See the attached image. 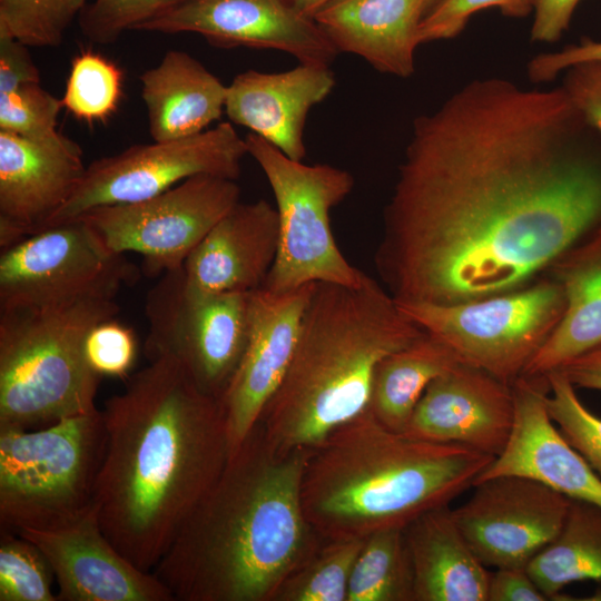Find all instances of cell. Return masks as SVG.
<instances>
[{"label":"cell","instance_id":"obj_4","mask_svg":"<svg viewBox=\"0 0 601 601\" xmlns=\"http://www.w3.org/2000/svg\"><path fill=\"white\" fill-rule=\"evenodd\" d=\"M494 456L460 444L414 439L364 411L308 451L300 496L323 538H365L404 529L450 505Z\"/></svg>","mask_w":601,"mask_h":601},{"label":"cell","instance_id":"obj_36","mask_svg":"<svg viewBox=\"0 0 601 601\" xmlns=\"http://www.w3.org/2000/svg\"><path fill=\"white\" fill-rule=\"evenodd\" d=\"M181 0H95L78 18L82 35L91 42H115Z\"/></svg>","mask_w":601,"mask_h":601},{"label":"cell","instance_id":"obj_21","mask_svg":"<svg viewBox=\"0 0 601 601\" xmlns=\"http://www.w3.org/2000/svg\"><path fill=\"white\" fill-rule=\"evenodd\" d=\"M335 75L325 66L299 63L283 72L247 70L227 86L225 112L287 157L306 155L304 128L309 110L334 89Z\"/></svg>","mask_w":601,"mask_h":601},{"label":"cell","instance_id":"obj_10","mask_svg":"<svg viewBox=\"0 0 601 601\" xmlns=\"http://www.w3.org/2000/svg\"><path fill=\"white\" fill-rule=\"evenodd\" d=\"M148 361L176 364L204 393L221 400L248 336V293H208L184 267L165 272L145 300Z\"/></svg>","mask_w":601,"mask_h":601},{"label":"cell","instance_id":"obj_16","mask_svg":"<svg viewBox=\"0 0 601 601\" xmlns=\"http://www.w3.org/2000/svg\"><path fill=\"white\" fill-rule=\"evenodd\" d=\"M313 284L283 293L265 287L248 293L247 342L220 400L231 454L259 422L285 376Z\"/></svg>","mask_w":601,"mask_h":601},{"label":"cell","instance_id":"obj_2","mask_svg":"<svg viewBox=\"0 0 601 601\" xmlns=\"http://www.w3.org/2000/svg\"><path fill=\"white\" fill-rule=\"evenodd\" d=\"M101 413L98 520L124 556L152 572L230 457L225 412L220 400L159 358L128 375Z\"/></svg>","mask_w":601,"mask_h":601},{"label":"cell","instance_id":"obj_9","mask_svg":"<svg viewBox=\"0 0 601 601\" xmlns=\"http://www.w3.org/2000/svg\"><path fill=\"white\" fill-rule=\"evenodd\" d=\"M396 302L411 321L449 346L461 363L510 385L546 343L566 306L563 287L548 274L521 289L470 302Z\"/></svg>","mask_w":601,"mask_h":601},{"label":"cell","instance_id":"obj_27","mask_svg":"<svg viewBox=\"0 0 601 601\" xmlns=\"http://www.w3.org/2000/svg\"><path fill=\"white\" fill-rule=\"evenodd\" d=\"M459 363L449 346L424 331L377 364L367 410L382 425L403 433L431 382Z\"/></svg>","mask_w":601,"mask_h":601},{"label":"cell","instance_id":"obj_43","mask_svg":"<svg viewBox=\"0 0 601 601\" xmlns=\"http://www.w3.org/2000/svg\"><path fill=\"white\" fill-rule=\"evenodd\" d=\"M581 0H534L531 40L550 43L559 40L569 28Z\"/></svg>","mask_w":601,"mask_h":601},{"label":"cell","instance_id":"obj_12","mask_svg":"<svg viewBox=\"0 0 601 601\" xmlns=\"http://www.w3.org/2000/svg\"><path fill=\"white\" fill-rule=\"evenodd\" d=\"M246 155L245 138L230 121L180 139L131 146L89 164L70 199L47 227L99 207L149 199L196 175L237 180Z\"/></svg>","mask_w":601,"mask_h":601},{"label":"cell","instance_id":"obj_13","mask_svg":"<svg viewBox=\"0 0 601 601\" xmlns=\"http://www.w3.org/2000/svg\"><path fill=\"white\" fill-rule=\"evenodd\" d=\"M239 198L235 179L196 175L149 199L99 207L78 218L87 220L112 250L139 254L145 273L160 276L183 267Z\"/></svg>","mask_w":601,"mask_h":601},{"label":"cell","instance_id":"obj_37","mask_svg":"<svg viewBox=\"0 0 601 601\" xmlns=\"http://www.w3.org/2000/svg\"><path fill=\"white\" fill-rule=\"evenodd\" d=\"M534 0H437L423 18L418 43L455 38L470 17L485 8H499L508 17L522 18L533 11Z\"/></svg>","mask_w":601,"mask_h":601},{"label":"cell","instance_id":"obj_28","mask_svg":"<svg viewBox=\"0 0 601 601\" xmlns=\"http://www.w3.org/2000/svg\"><path fill=\"white\" fill-rule=\"evenodd\" d=\"M549 600L578 581L601 582V506L571 500L556 536L526 566Z\"/></svg>","mask_w":601,"mask_h":601},{"label":"cell","instance_id":"obj_8","mask_svg":"<svg viewBox=\"0 0 601 601\" xmlns=\"http://www.w3.org/2000/svg\"><path fill=\"white\" fill-rule=\"evenodd\" d=\"M248 155L265 174L279 220L278 250L263 287L274 293L317 282L359 285L366 274L339 250L329 213L353 190V175L328 164L306 165L263 137H245Z\"/></svg>","mask_w":601,"mask_h":601},{"label":"cell","instance_id":"obj_32","mask_svg":"<svg viewBox=\"0 0 601 601\" xmlns=\"http://www.w3.org/2000/svg\"><path fill=\"white\" fill-rule=\"evenodd\" d=\"M87 4V0H0V30L28 47H55Z\"/></svg>","mask_w":601,"mask_h":601},{"label":"cell","instance_id":"obj_35","mask_svg":"<svg viewBox=\"0 0 601 601\" xmlns=\"http://www.w3.org/2000/svg\"><path fill=\"white\" fill-rule=\"evenodd\" d=\"M61 99L43 89L40 82L22 85L0 93V130L30 139L49 138L57 132Z\"/></svg>","mask_w":601,"mask_h":601},{"label":"cell","instance_id":"obj_45","mask_svg":"<svg viewBox=\"0 0 601 601\" xmlns=\"http://www.w3.org/2000/svg\"><path fill=\"white\" fill-rule=\"evenodd\" d=\"M302 13L314 17V14L331 0H287Z\"/></svg>","mask_w":601,"mask_h":601},{"label":"cell","instance_id":"obj_33","mask_svg":"<svg viewBox=\"0 0 601 601\" xmlns=\"http://www.w3.org/2000/svg\"><path fill=\"white\" fill-rule=\"evenodd\" d=\"M0 601H58L53 572L36 544L0 531Z\"/></svg>","mask_w":601,"mask_h":601},{"label":"cell","instance_id":"obj_14","mask_svg":"<svg viewBox=\"0 0 601 601\" xmlns=\"http://www.w3.org/2000/svg\"><path fill=\"white\" fill-rule=\"evenodd\" d=\"M469 500L452 515L486 566L526 568L560 532L571 499L520 475L475 482Z\"/></svg>","mask_w":601,"mask_h":601},{"label":"cell","instance_id":"obj_22","mask_svg":"<svg viewBox=\"0 0 601 601\" xmlns=\"http://www.w3.org/2000/svg\"><path fill=\"white\" fill-rule=\"evenodd\" d=\"M276 207L265 199L235 205L184 264L188 282L208 293H249L264 286L278 250Z\"/></svg>","mask_w":601,"mask_h":601},{"label":"cell","instance_id":"obj_47","mask_svg":"<svg viewBox=\"0 0 601 601\" xmlns=\"http://www.w3.org/2000/svg\"><path fill=\"white\" fill-rule=\"evenodd\" d=\"M437 0H431V6H430V9L433 7V4L436 2ZM428 9V10H430ZM427 13V12H426Z\"/></svg>","mask_w":601,"mask_h":601},{"label":"cell","instance_id":"obj_30","mask_svg":"<svg viewBox=\"0 0 601 601\" xmlns=\"http://www.w3.org/2000/svg\"><path fill=\"white\" fill-rule=\"evenodd\" d=\"M363 538H322L283 581L273 601H347Z\"/></svg>","mask_w":601,"mask_h":601},{"label":"cell","instance_id":"obj_5","mask_svg":"<svg viewBox=\"0 0 601 601\" xmlns=\"http://www.w3.org/2000/svg\"><path fill=\"white\" fill-rule=\"evenodd\" d=\"M423 332L368 275L357 286L314 283L292 361L258 422L267 440L283 452L315 447L367 410L377 364Z\"/></svg>","mask_w":601,"mask_h":601},{"label":"cell","instance_id":"obj_3","mask_svg":"<svg viewBox=\"0 0 601 601\" xmlns=\"http://www.w3.org/2000/svg\"><path fill=\"white\" fill-rule=\"evenodd\" d=\"M308 451L254 426L152 570L175 601H273L323 538L302 503Z\"/></svg>","mask_w":601,"mask_h":601},{"label":"cell","instance_id":"obj_25","mask_svg":"<svg viewBox=\"0 0 601 601\" xmlns=\"http://www.w3.org/2000/svg\"><path fill=\"white\" fill-rule=\"evenodd\" d=\"M139 79L154 141L200 134L225 111L227 86L185 51H167Z\"/></svg>","mask_w":601,"mask_h":601},{"label":"cell","instance_id":"obj_26","mask_svg":"<svg viewBox=\"0 0 601 601\" xmlns=\"http://www.w3.org/2000/svg\"><path fill=\"white\" fill-rule=\"evenodd\" d=\"M563 287L564 314L523 375L542 376L601 345V227L546 272Z\"/></svg>","mask_w":601,"mask_h":601},{"label":"cell","instance_id":"obj_39","mask_svg":"<svg viewBox=\"0 0 601 601\" xmlns=\"http://www.w3.org/2000/svg\"><path fill=\"white\" fill-rule=\"evenodd\" d=\"M565 71L562 87L585 122L601 134V62L578 63Z\"/></svg>","mask_w":601,"mask_h":601},{"label":"cell","instance_id":"obj_23","mask_svg":"<svg viewBox=\"0 0 601 601\" xmlns=\"http://www.w3.org/2000/svg\"><path fill=\"white\" fill-rule=\"evenodd\" d=\"M430 6L431 0H331L313 19L338 53L356 55L380 72L408 78Z\"/></svg>","mask_w":601,"mask_h":601},{"label":"cell","instance_id":"obj_29","mask_svg":"<svg viewBox=\"0 0 601 601\" xmlns=\"http://www.w3.org/2000/svg\"><path fill=\"white\" fill-rule=\"evenodd\" d=\"M347 601H415L414 574L403 529L363 538Z\"/></svg>","mask_w":601,"mask_h":601},{"label":"cell","instance_id":"obj_41","mask_svg":"<svg viewBox=\"0 0 601 601\" xmlns=\"http://www.w3.org/2000/svg\"><path fill=\"white\" fill-rule=\"evenodd\" d=\"M40 82V72L28 46L0 30V93Z\"/></svg>","mask_w":601,"mask_h":601},{"label":"cell","instance_id":"obj_38","mask_svg":"<svg viewBox=\"0 0 601 601\" xmlns=\"http://www.w3.org/2000/svg\"><path fill=\"white\" fill-rule=\"evenodd\" d=\"M85 355L100 377H127L137 355L135 334L115 318L104 321L88 333Z\"/></svg>","mask_w":601,"mask_h":601},{"label":"cell","instance_id":"obj_11","mask_svg":"<svg viewBox=\"0 0 601 601\" xmlns=\"http://www.w3.org/2000/svg\"><path fill=\"white\" fill-rule=\"evenodd\" d=\"M139 269L83 218L32 233L0 254V309L115 299Z\"/></svg>","mask_w":601,"mask_h":601},{"label":"cell","instance_id":"obj_6","mask_svg":"<svg viewBox=\"0 0 601 601\" xmlns=\"http://www.w3.org/2000/svg\"><path fill=\"white\" fill-rule=\"evenodd\" d=\"M119 311L115 299L0 309V425L32 430L97 410L101 377L85 342Z\"/></svg>","mask_w":601,"mask_h":601},{"label":"cell","instance_id":"obj_34","mask_svg":"<svg viewBox=\"0 0 601 601\" xmlns=\"http://www.w3.org/2000/svg\"><path fill=\"white\" fill-rule=\"evenodd\" d=\"M545 376L549 382L545 403L552 421L601 477V417L581 402L577 388L561 371Z\"/></svg>","mask_w":601,"mask_h":601},{"label":"cell","instance_id":"obj_46","mask_svg":"<svg viewBox=\"0 0 601 601\" xmlns=\"http://www.w3.org/2000/svg\"><path fill=\"white\" fill-rule=\"evenodd\" d=\"M580 600L585 601H601V588L597 589L592 594H590L587 598H582Z\"/></svg>","mask_w":601,"mask_h":601},{"label":"cell","instance_id":"obj_17","mask_svg":"<svg viewBox=\"0 0 601 601\" xmlns=\"http://www.w3.org/2000/svg\"><path fill=\"white\" fill-rule=\"evenodd\" d=\"M17 533L46 556L58 601H175L152 572L137 568L109 541L96 505L68 524Z\"/></svg>","mask_w":601,"mask_h":601},{"label":"cell","instance_id":"obj_19","mask_svg":"<svg viewBox=\"0 0 601 601\" xmlns=\"http://www.w3.org/2000/svg\"><path fill=\"white\" fill-rule=\"evenodd\" d=\"M513 420L512 385L459 363L431 382L403 433L434 443L460 444L495 457L509 441Z\"/></svg>","mask_w":601,"mask_h":601},{"label":"cell","instance_id":"obj_40","mask_svg":"<svg viewBox=\"0 0 601 601\" xmlns=\"http://www.w3.org/2000/svg\"><path fill=\"white\" fill-rule=\"evenodd\" d=\"M583 62H601V41L587 38L562 50L540 53L528 63V75L534 82H546L570 67Z\"/></svg>","mask_w":601,"mask_h":601},{"label":"cell","instance_id":"obj_44","mask_svg":"<svg viewBox=\"0 0 601 601\" xmlns=\"http://www.w3.org/2000/svg\"><path fill=\"white\" fill-rule=\"evenodd\" d=\"M558 371L575 388L601 391V345L570 359Z\"/></svg>","mask_w":601,"mask_h":601},{"label":"cell","instance_id":"obj_20","mask_svg":"<svg viewBox=\"0 0 601 601\" xmlns=\"http://www.w3.org/2000/svg\"><path fill=\"white\" fill-rule=\"evenodd\" d=\"M512 390L514 420L509 441L475 482L500 475L526 476L571 500L601 506V477L548 412L546 376L522 375Z\"/></svg>","mask_w":601,"mask_h":601},{"label":"cell","instance_id":"obj_31","mask_svg":"<svg viewBox=\"0 0 601 601\" xmlns=\"http://www.w3.org/2000/svg\"><path fill=\"white\" fill-rule=\"evenodd\" d=\"M121 96L122 71L114 61L91 50L73 57L61 101L75 118L88 124L106 121Z\"/></svg>","mask_w":601,"mask_h":601},{"label":"cell","instance_id":"obj_15","mask_svg":"<svg viewBox=\"0 0 601 601\" xmlns=\"http://www.w3.org/2000/svg\"><path fill=\"white\" fill-rule=\"evenodd\" d=\"M136 31L197 33L216 47L273 49L305 65L329 67L338 55L315 20L287 0H181Z\"/></svg>","mask_w":601,"mask_h":601},{"label":"cell","instance_id":"obj_24","mask_svg":"<svg viewBox=\"0 0 601 601\" xmlns=\"http://www.w3.org/2000/svg\"><path fill=\"white\" fill-rule=\"evenodd\" d=\"M403 530L415 601H487L490 571L469 545L450 505L421 514Z\"/></svg>","mask_w":601,"mask_h":601},{"label":"cell","instance_id":"obj_1","mask_svg":"<svg viewBox=\"0 0 601 601\" xmlns=\"http://www.w3.org/2000/svg\"><path fill=\"white\" fill-rule=\"evenodd\" d=\"M561 86L473 80L414 119L375 267L398 302L521 289L601 227V151Z\"/></svg>","mask_w":601,"mask_h":601},{"label":"cell","instance_id":"obj_7","mask_svg":"<svg viewBox=\"0 0 601 601\" xmlns=\"http://www.w3.org/2000/svg\"><path fill=\"white\" fill-rule=\"evenodd\" d=\"M101 410L27 430L0 425V529H53L95 505L106 452Z\"/></svg>","mask_w":601,"mask_h":601},{"label":"cell","instance_id":"obj_42","mask_svg":"<svg viewBox=\"0 0 601 601\" xmlns=\"http://www.w3.org/2000/svg\"><path fill=\"white\" fill-rule=\"evenodd\" d=\"M526 568H499L490 572L487 601H546Z\"/></svg>","mask_w":601,"mask_h":601},{"label":"cell","instance_id":"obj_18","mask_svg":"<svg viewBox=\"0 0 601 601\" xmlns=\"http://www.w3.org/2000/svg\"><path fill=\"white\" fill-rule=\"evenodd\" d=\"M86 168L80 146L61 132L30 139L0 130V248L47 227Z\"/></svg>","mask_w":601,"mask_h":601}]
</instances>
